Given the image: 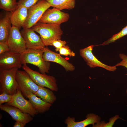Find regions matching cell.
I'll list each match as a JSON object with an SVG mask.
<instances>
[{
  "label": "cell",
  "instance_id": "cell-1",
  "mask_svg": "<svg viewBox=\"0 0 127 127\" xmlns=\"http://www.w3.org/2000/svg\"><path fill=\"white\" fill-rule=\"evenodd\" d=\"M31 28L40 34L45 46H52L53 41L60 39L63 34L60 25L38 22Z\"/></svg>",
  "mask_w": 127,
  "mask_h": 127
},
{
  "label": "cell",
  "instance_id": "cell-2",
  "mask_svg": "<svg viewBox=\"0 0 127 127\" xmlns=\"http://www.w3.org/2000/svg\"><path fill=\"white\" fill-rule=\"evenodd\" d=\"M44 49H27L21 53L22 64H31L37 67L41 73H48L50 64L49 62L45 61L43 59Z\"/></svg>",
  "mask_w": 127,
  "mask_h": 127
},
{
  "label": "cell",
  "instance_id": "cell-3",
  "mask_svg": "<svg viewBox=\"0 0 127 127\" xmlns=\"http://www.w3.org/2000/svg\"><path fill=\"white\" fill-rule=\"evenodd\" d=\"M18 69L0 70V93L13 95L18 89L16 75Z\"/></svg>",
  "mask_w": 127,
  "mask_h": 127
},
{
  "label": "cell",
  "instance_id": "cell-4",
  "mask_svg": "<svg viewBox=\"0 0 127 127\" xmlns=\"http://www.w3.org/2000/svg\"><path fill=\"white\" fill-rule=\"evenodd\" d=\"M51 7L46 0H39L28 9L27 19L22 28H31L38 23L45 12Z\"/></svg>",
  "mask_w": 127,
  "mask_h": 127
},
{
  "label": "cell",
  "instance_id": "cell-5",
  "mask_svg": "<svg viewBox=\"0 0 127 127\" xmlns=\"http://www.w3.org/2000/svg\"><path fill=\"white\" fill-rule=\"evenodd\" d=\"M22 67L39 86L47 87L53 91H58L57 80L55 77L34 71L28 67L26 64H23Z\"/></svg>",
  "mask_w": 127,
  "mask_h": 127
},
{
  "label": "cell",
  "instance_id": "cell-6",
  "mask_svg": "<svg viewBox=\"0 0 127 127\" xmlns=\"http://www.w3.org/2000/svg\"><path fill=\"white\" fill-rule=\"evenodd\" d=\"M16 78L18 89L20 90L23 95L26 97L28 92H31L34 94L39 89V86L24 71L18 70L16 73Z\"/></svg>",
  "mask_w": 127,
  "mask_h": 127
},
{
  "label": "cell",
  "instance_id": "cell-7",
  "mask_svg": "<svg viewBox=\"0 0 127 127\" xmlns=\"http://www.w3.org/2000/svg\"><path fill=\"white\" fill-rule=\"evenodd\" d=\"M7 42L10 51L21 53L27 49L19 29L15 26H12Z\"/></svg>",
  "mask_w": 127,
  "mask_h": 127
},
{
  "label": "cell",
  "instance_id": "cell-8",
  "mask_svg": "<svg viewBox=\"0 0 127 127\" xmlns=\"http://www.w3.org/2000/svg\"><path fill=\"white\" fill-rule=\"evenodd\" d=\"M95 46L91 45L79 50L80 55L86 63L87 65L91 68L99 67L110 71H115L117 68L115 65L110 66L105 64L99 60L93 55L92 51L93 48Z\"/></svg>",
  "mask_w": 127,
  "mask_h": 127
},
{
  "label": "cell",
  "instance_id": "cell-9",
  "mask_svg": "<svg viewBox=\"0 0 127 127\" xmlns=\"http://www.w3.org/2000/svg\"><path fill=\"white\" fill-rule=\"evenodd\" d=\"M6 104L15 107L23 112L28 114L32 116L38 113L29 100L24 98L21 91L19 89L13 95L11 101Z\"/></svg>",
  "mask_w": 127,
  "mask_h": 127
},
{
  "label": "cell",
  "instance_id": "cell-10",
  "mask_svg": "<svg viewBox=\"0 0 127 127\" xmlns=\"http://www.w3.org/2000/svg\"><path fill=\"white\" fill-rule=\"evenodd\" d=\"M69 17V14L53 8L47 10L38 22L60 25L61 24L67 21Z\"/></svg>",
  "mask_w": 127,
  "mask_h": 127
},
{
  "label": "cell",
  "instance_id": "cell-11",
  "mask_svg": "<svg viewBox=\"0 0 127 127\" xmlns=\"http://www.w3.org/2000/svg\"><path fill=\"white\" fill-rule=\"evenodd\" d=\"M0 55V70L19 69L22 67L21 53L9 51Z\"/></svg>",
  "mask_w": 127,
  "mask_h": 127
},
{
  "label": "cell",
  "instance_id": "cell-12",
  "mask_svg": "<svg viewBox=\"0 0 127 127\" xmlns=\"http://www.w3.org/2000/svg\"><path fill=\"white\" fill-rule=\"evenodd\" d=\"M20 32L27 49H42L45 48L40 36L36 34L31 28L23 29Z\"/></svg>",
  "mask_w": 127,
  "mask_h": 127
},
{
  "label": "cell",
  "instance_id": "cell-13",
  "mask_svg": "<svg viewBox=\"0 0 127 127\" xmlns=\"http://www.w3.org/2000/svg\"><path fill=\"white\" fill-rule=\"evenodd\" d=\"M44 49L43 57L45 61L58 64L63 66L67 71H72L75 70L74 65L60 54L52 51L47 47H45Z\"/></svg>",
  "mask_w": 127,
  "mask_h": 127
},
{
  "label": "cell",
  "instance_id": "cell-14",
  "mask_svg": "<svg viewBox=\"0 0 127 127\" xmlns=\"http://www.w3.org/2000/svg\"><path fill=\"white\" fill-rule=\"evenodd\" d=\"M0 109L8 113L16 121L26 123H29L33 120L32 116L23 112L18 108L6 104L0 105Z\"/></svg>",
  "mask_w": 127,
  "mask_h": 127
},
{
  "label": "cell",
  "instance_id": "cell-15",
  "mask_svg": "<svg viewBox=\"0 0 127 127\" xmlns=\"http://www.w3.org/2000/svg\"><path fill=\"white\" fill-rule=\"evenodd\" d=\"M101 120L100 117L93 113H90L87 115L86 119L79 122H76L74 117H68L65 121V123L67 127H85L90 125H94L98 123Z\"/></svg>",
  "mask_w": 127,
  "mask_h": 127
},
{
  "label": "cell",
  "instance_id": "cell-16",
  "mask_svg": "<svg viewBox=\"0 0 127 127\" xmlns=\"http://www.w3.org/2000/svg\"><path fill=\"white\" fill-rule=\"evenodd\" d=\"M28 9L23 5H18L17 8L11 12V20L12 26L19 29L23 27L27 18Z\"/></svg>",
  "mask_w": 127,
  "mask_h": 127
},
{
  "label": "cell",
  "instance_id": "cell-17",
  "mask_svg": "<svg viewBox=\"0 0 127 127\" xmlns=\"http://www.w3.org/2000/svg\"><path fill=\"white\" fill-rule=\"evenodd\" d=\"M26 97L38 113H45L48 111L52 106V104L43 100L31 92L27 93Z\"/></svg>",
  "mask_w": 127,
  "mask_h": 127
},
{
  "label": "cell",
  "instance_id": "cell-18",
  "mask_svg": "<svg viewBox=\"0 0 127 127\" xmlns=\"http://www.w3.org/2000/svg\"><path fill=\"white\" fill-rule=\"evenodd\" d=\"M11 12L7 13L0 20V42L7 41L12 26L11 20Z\"/></svg>",
  "mask_w": 127,
  "mask_h": 127
},
{
  "label": "cell",
  "instance_id": "cell-19",
  "mask_svg": "<svg viewBox=\"0 0 127 127\" xmlns=\"http://www.w3.org/2000/svg\"><path fill=\"white\" fill-rule=\"evenodd\" d=\"M53 91L50 89L39 86L38 90L34 94L43 100L52 104L57 99Z\"/></svg>",
  "mask_w": 127,
  "mask_h": 127
},
{
  "label": "cell",
  "instance_id": "cell-20",
  "mask_svg": "<svg viewBox=\"0 0 127 127\" xmlns=\"http://www.w3.org/2000/svg\"><path fill=\"white\" fill-rule=\"evenodd\" d=\"M51 7L60 10L71 9L74 8L75 0H46Z\"/></svg>",
  "mask_w": 127,
  "mask_h": 127
},
{
  "label": "cell",
  "instance_id": "cell-21",
  "mask_svg": "<svg viewBox=\"0 0 127 127\" xmlns=\"http://www.w3.org/2000/svg\"><path fill=\"white\" fill-rule=\"evenodd\" d=\"M18 5L16 0H0V8L12 12L18 7Z\"/></svg>",
  "mask_w": 127,
  "mask_h": 127
},
{
  "label": "cell",
  "instance_id": "cell-22",
  "mask_svg": "<svg viewBox=\"0 0 127 127\" xmlns=\"http://www.w3.org/2000/svg\"><path fill=\"white\" fill-rule=\"evenodd\" d=\"M127 35V25L118 33L114 35L110 38L99 45H105L115 42L123 36Z\"/></svg>",
  "mask_w": 127,
  "mask_h": 127
},
{
  "label": "cell",
  "instance_id": "cell-23",
  "mask_svg": "<svg viewBox=\"0 0 127 127\" xmlns=\"http://www.w3.org/2000/svg\"><path fill=\"white\" fill-rule=\"evenodd\" d=\"M59 54L61 55L66 56H69L70 57H74L75 56V53L72 51L67 45L61 48L59 51Z\"/></svg>",
  "mask_w": 127,
  "mask_h": 127
},
{
  "label": "cell",
  "instance_id": "cell-24",
  "mask_svg": "<svg viewBox=\"0 0 127 127\" xmlns=\"http://www.w3.org/2000/svg\"><path fill=\"white\" fill-rule=\"evenodd\" d=\"M120 118L118 115H116L110 119V121L108 123H105L104 122H100L95 124L93 125V127H112L114 123L117 119Z\"/></svg>",
  "mask_w": 127,
  "mask_h": 127
},
{
  "label": "cell",
  "instance_id": "cell-25",
  "mask_svg": "<svg viewBox=\"0 0 127 127\" xmlns=\"http://www.w3.org/2000/svg\"><path fill=\"white\" fill-rule=\"evenodd\" d=\"M39 0H19L18 5H22L28 9L36 4Z\"/></svg>",
  "mask_w": 127,
  "mask_h": 127
},
{
  "label": "cell",
  "instance_id": "cell-26",
  "mask_svg": "<svg viewBox=\"0 0 127 127\" xmlns=\"http://www.w3.org/2000/svg\"><path fill=\"white\" fill-rule=\"evenodd\" d=\"M12 96L13 95H10L5 92L0 94V105L9 102L11 100Z\"/></svg>",
  "mask_w": 127,
  "mask_h": 127
},
{
  "label": "cell",
  "instance_id": "cell-27",
  "mask_svg": "<svg viewBox=\"0 0 127 127\" xmlns=\"http://www.w3.org/2000/svg\"><path fill=\"white\" fill-rule=\"evenodd\" d=\"M66 42L60 39L58 40L53 41L52 44V46L55 48L56 52L59 51L60 49L62 47L66 46Z\"/></svg>",
  "mask_w": 127,
  "mask_h": 127
},
{
  "label": "cell",
  "instance_id": "cell-28",
  "mask_svg": "<svg viewBox=\"0 0 127 127\" xmlns=\"http://www.w3.org/2000/svg\"><path fill=\"white\" fill-rule=\"evenodd\" d=\"M120 58L122 60L119 63L116 64L115 66L117 67L122 66L125 67L127 69V56L123 54L120 53L119 54ZM127 75V73L126 74Z\"/></svg>",
  "mask_w": 127,
  "mask_h": 127
},
{
  "label": "cell",
  "instance_id": "cell-29",
  "mask_svg": "<svg viewBox=\"0 0 127 127\" xmlns=\"http://www.w3.org/2000/svg\"><path fill=\"white\" fill-rule=\"evenodd\" d=\"M9 51L10 50L7 41L0 42V55Z\"/></svg>",
  "mask_w": 127,
  "mask_h": 127
},
{
  "label": "cell",
  "instance_id": "cell-30",
  "mask_svg": "<svg viewBox=\"0 0 127 127\" xmlns=\"http://www.w3.org/2000/svg\"><path fill=\"white\" fill-rule=\"evenodd\" d=\"M27 123L19 121H16L13 126L14 127H24Z\"/></svg>",
  "mask_w": 127,
  "mask_h": 127
},
{
  "label": "cell",
  "instance_id": "cell-31",
  "mask_svg": "<svg viewBox=\"0 0 127 127\" xmlns=\"http://www.w3.org/2000/svg\"><path fill=\"white\" fill-rule=\"evenodd\" d=\"M126 92L127 93V90H126Z\"/></svg>",
  "mask_w": 127,
  "mask_h": 127
}]
</instances>
